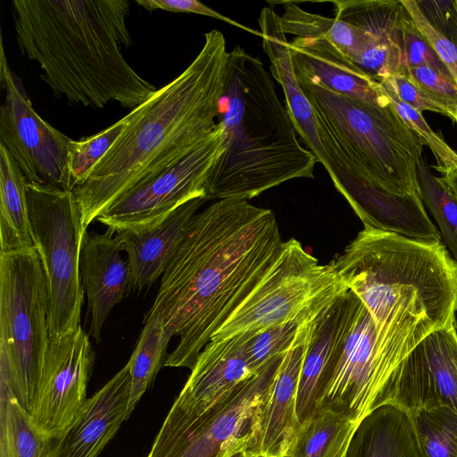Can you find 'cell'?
<instances>
[{
    "instance_id": "1",
    "label": "cell",
    "mask_w": 457,
    "mask_h": 457,
    "mask_svg": "<svg viewBox=\"0 0 457 457\" xmlns=\"http://www.w3.org/2000/svg\"><path fill=\"white\" fill-rule=\"evenodd\" d=\"M282 241L273 212L247 200L220 199L197 212L168 262L152 307L179 343L163 367L192 369L265 276Z\"/></svg>"
},
{
    "instance_id": "2",
    "label": "cell",
    "mask_w": 457,
    "mask_h": 457,
    "mask_svg": "<svg viewBox=\"0 0 457 457\" xmlns=\"http://www.w3.org/2000/svg\"><path fill=\"white\" fill-rule=\"evenodd\" d=\"M223 34L213 29L193 62L131 110L132 119L84 183L73 189L83 229L138 183L173 165L219 127L228 74Z\"/></svg>"
},
{
    "instance_id": "3",
    "label": "cell",
    "mask_w": 457,
    "mask_h": 457,
    "mask_svg": "<svg viewBox=\"0 0 457 457\" xmlns=\"http://www.w3.org/2000/svg\"><path fill=\"white\" fill-rule=\"evenodd\" d=\"M12 8L21 53L56 96L133 110L157 91L122 54L132 45L128 0H13Z\"/></svg>"
},
{
    "instance_id": "4",
    "label": "cell",
    "mask_w": 457,
    "mask_h": 457,
    "mask_svg": "<svg viewBox=\"0 0 457 457\" xmlns=\"http://www.w3.org/2000/svg\"><path fill=\"white\" fill-rule=\"evenodd\" d=\"M371 315L380 343L455 325L457 263L441 241L364 228L330 263Z\"/></svg>"
},
{
    "instance_id": "5",
    "label": "cell",
    "mask_w": 457,
    "mask_h": 457,
    "mask_svg": "<svg viewBox=\"0 0 457 457\" xmlns=\"http://www.w3.org/2000/svg\"><path fill=\"white\" fill-rule=\"evenodd\" d=\"M219 123L223 151L207 198L250 200L295 179H312L317 157L297 138L262 62L241 46L228 52Z\"/></svg>"
},
{
    "instance_id": "6",
    "label": "cell",
    "mask_w": 457,
    "mask_h": 457,
    "mask_svg": "<svg viewBox=\"0 0 457 457\" xmlns=\"http://www.w3.org/2000/svg\"><path fill=\"white\" fill-rule=\"evenodd\" d=\"M296 80L313 111L331 179L345 172L393 195H420L417 170L424 144L391 103L377 106Z\"/></svg>"
},
{
    "instance_id": "7",
    "label": "cell",
    "mask_w": 457,
    "mask_h": 457,
    "mask_svg": "<svg viewBox=\"0 0 457 457\" xmlns=\"http://www.w3.org/2000/svg\"><path fill=\"white\" fill-rule=\"evenodd\" d=\"M45 272L35 247L0 253V378L29 413L50 338Z\"/></svg>"
},
{
    "instance_id": "8",
    "label": "cell",
    "mask_w": 457,
    "mask_h": 457,
    "mask_svg": "<svg viewBox=\"0 0 457 457\" xmlns=\"http://www.w3.org/2000/svg\"><path fill=\"white\" fill-rule=\"evenodd\" d=\"M31 237L46 281L49 338L80 327L81 212L73 190L27 183Z\"/></svg>"
},
{
    "instance_id": "9",
    "label": "cell",
    "mask_w": 457,
    "mask_h": 457,
    "mask_svg": "<svg viewBox=\"0 0 457 457\" xmlns=\"http://www.w3.org/2000/svg\"><path fill=\"white\" fill-rule=\"evenodd\" d=\"M348 290L330 263L320 264L291 238L284 241L273 265L212 339L257 332L293 320H309Z\"/></svg>"
},
{
    "instance_id": "10",
    "label": "cell",
    "mask_w": 457,
    "mask_h": 457,
    "mask_svg": "<svg viewBox=\"0 0 457 457\" xmlns=\"http://www.w3.org/2000/svg\"><path fill=\"white\" fill-rule=\"evenodd\" d=\"M416 345L381 344L371 315L360 302L317 411L331 410L359 425L376 409L393 403L398 367Z\"/></svg>"
},
{
    "instance_id": "11",
    "label": "cell",
    "mask_w": 457,
    "mask_h": 457,
    "mask_svg": "<svg viewBox=\"0 0 457 457\" xmlns=\"http://www.w3.org/2000/svg\"><path fill=\"white\" fill-rule=\"evenodd\" d=\"M285 354L270 359L226 401L196 420L164 419L146 457H231L249 451L259 411Z\"/></svg>"
},
{
    "instance_id": "12",
    "label": "cell",
    "mask_w": 457,
    "mask_h": 457,
    "mask_svg": "<svg viewBox=\"0 0 457 457\" xmlns=\"http://www.w3.org/2000/svg\"><path fill=\"white\" fill-rule=\"evenodd\" d=\"M0 79L5 93L0 109V145L10 153L28 182L72 190L68 172L72 139L36 112L20 79L8 65L2 37Z\"/></svg>"
},
{
    "instance_id": "13",
    "label": "cell",
    "mask_w": 457,
    "mask_h": 457,
    "mask_svg": "<svg viewBox=\"0 0 457 457\" xmlns=\"http://www.w3.org/2000/svg\"><path fill=\"white\" fill-rule=\"evenodd\" d=\"M222 129L164 170L128 190L96 220L115 232L155 223L183 204L207 198L208 181L222 154ZM208 199V198H207Z\"/></svg>"
},
{
    "instance_id": "14",
    "label": "cell",
    "mask_w": 457,
    "mask_h": 457,
    "mask_svg": "<svg viewBox=\"0 0 457 457\" xmlns=\"http://www.w3.org/2000/svg\"><path fill=\"white\" fill-rule=\"evenodd\" d=\"M94 361L88 335L81 327L50 338L29 414L52 438L62 439L75 422L87 399Z\"/></svg>"
},
{
    "instance_id": "15",
    "label": "cell",
    "mask_w": 457,
    "mask_h": 457,
    "mask_svg": "<svg viewBox=\"0 0 457 457\" xmlns=\"http://www.w3.org/2000/svg\"><path fill=\"white\" fill-rule=\"evenodd\" d=\"M394 401L410 416L436 407L457 413L456 324L428 334L398 367Z\"/></svg>"
},
{
    "instance_id": "16",
    "label": "cell",
    "mask_w": 457,
    "mask_h": 457,
    "mask_svg": "<svg viewBox=\"0 0 457 457\" xmlns=\"http://www.w3.org/2000/svg\"><path fill=\"white\" fill-rule=\"evenodd\" d=\"M250 334L245 332L222 340L212 339L204 346L165 420L193 421L226 401L256 374L249 365L246 352Z\"/></svg>"
},
{
    "instance_id": "17",
    "label": "cell",
    "mask_w": 457,
    "mask_h": 457,
    "mask_svg": "<svg viewBox=\"0 0 457 457\" xmlns=\"http://www.w3.org/2000/svg\"><path fill=\"white\" fill-rule=\"evenodd\" d=\"M360 302L348 290L326 305L310 322L296 392L300 423L317 411L319 398L338 361Z\"/></svg>"
},
{
    "instance_id": "18",
    "label": "cell",
    "mask_w": 457,
    "mask_h": 457,
    "mask_svg": "<svg viewBox=\"0 0 457 457\" xmlns=\"http://www.w3.org/2000/svg\"><path fill=\"white\" fill-rule=\"evenodd\" d=\"M311 320L304 323L295 345L284 355L269 395L259 411L248 451L258 457H286L300 428L296 392Z\"/></svg>"
},
{
    "instance_id": "19",
    "label": "cell",
    "mask_w": 457,
    "mask_h": 457,
    "mask_svg": "<svg viewBox=\"0 0 457 457\" xmlns=\"http://www.w3.org/2000/svg\"><path fill=\"white\" fill-rule=\"evenodd\" d=\"M116 232H86L80 253V275L87 298L89 333L99 343L112 309L131 290L129 265L121 256Z\"/></svg>"
},
{
    "instance_id": "20",
    "label": "cell",
    "mask_w": 457,
    "mask_h": 457,
    "mask_svg": "<svg viewBox=\"0 0 457 457\" xmlns=\"http://www.w3.org/2000/svg\"><path fill=\"white\" fill-rule=\"evenodd\" d=\"M332 182L364 228L420 240H441L440 232L428 217L420 195H393L344 172L337 173Z\"/></svg>"
},
{
    "instance_id": "21",
    "label": "cell",
    "mask_w": 457,
    "mask_h": 457,
    "mask_svg": "<svg viewBox=\"0 0 457 457\" xmlns=\"http://www.w3.org/2000/svg\"><path fill=\"white\" fill-rule=\"evenodd\" d=\"M131 389V361L93 396L87 399L75 422L57 442L54 457H97L123 421Z\"/></svg>"
},
{
    "instance_id": "22",
    "label": "cell",
    "mask_w": 457,
    "mask_h": 457,
    "mask_svg": "<svg viewBox=\"0 0 457 457\" xmlns=\"http://www.w3.org/2000/svg\"><path fill=\"white\" fill-rule=\"evenodd\" d=\"M205 197L192 199L155 223L116 231L127 253L131 290L142 291L162 274Z\"/></svg>"
},
{
    "instance_id": "23",
    "label": "cell",
    "mask_w": 457,
    "mask_h": 457,
    "mask_svg": "<svg viewBox=\"0 0 457 457\" xmlns=\"http://www.w3.org/2000/svg\"><path fill=\"white\" fill-rule=\"evenodd\" d=\"M289 51L297 78L377 106L390 104L380 82L364 73L325 38L295 37Z\"/></svg>"
},
{
    "instance_id": "24",
    "label": "cell",
    "mask_w": 457,
    "mask_h": 457,
    "mask_svg": "<svg viewBox=\"0 0 457 457\" xmlns=\"http://www.w3.org/2000/svg\"><path fill=\"white\" fill-rule=\"evenodd\" d=\"M259 26L262 48L270 61L271 75L284 91L286 109L295 129L306 148L328 170V160L318 133L314 113L296 80L289 42L283 31L280 16L272 7H264L260 13Z\"/></svg>"
},
{
    "instance_id": "25",
    "label": "cell",
    "mask_w": 457,
    "mask_h": 457,
    "mask_svg": "<svg viewBox=\"0 0 457 457\" xmlns=\"http://www.w3.org/2000/svg\"><path fill=\"white\" fill-rule=\"evenodd\" d=\"M346 457H421L411 417L395 404H385L357 427Z\"/></svg>"
},
{
    "instance_id": "26",
    "label": "cell",
    "mask_w": 457,
    "mask_h": 457,
    "mask_svg": "<svg viewBox=\"0 0 457 457\" xmlns=\"http://www.w3.org/2000/svg\"><path fill=\"white\" fill-rule=\"evenodd\" d=\"M27 183L17 162L0 145V253L34 247Z\"/></svg>"
},
{
    "instance_id": "27",
    "label": "cell",
    "mask_w": 457,
    "mask_h": 457,
    "mask_svg": "<svg viewBox=\"0 0 457 457\" xmlns=\"http://www.w3.org/2000/svg\"><path fill=\"white\" fill-rule=\"evenodd\" d=\"M58 440L44 433L0 378V457H54Z\"/></svg>"
},
{
    "instance_id": "28",
    "label": "cell",
    "mask_w": 457,
    "mask_h": 457,
    "mask_svg": "<svg viewBox=\"0 0 457 457\" xmlns=\"http://www.w3.org/2000/svg\"><path fill=\"white\" fill-rule=\"evenodd\" d=\"M359 425L331 410L320 409L301 423L287 457H346Z\"/></svg>"
},
{
    "instance_id": "29",
    "label": "cell",
    "mask_w": 457,
    "mask_h": 457,
    "mask_svg": "<svg viewBox=\"0 0 457 457\" xmlns=\"http://www.w3.org/2000/svg\"><path fill=\"white\" fill-rule=\"evenodd\" d=\"M145 326L140 334L132 355L131 389L126 414L128 420L137 403L152 385L167 354L168 344L171 337L166 332L159 317H145Z\"/></svg>"
},
{
    "instance_id": "30",
    "label": "cell",
    "mask_w": 457,
    "mask_h": 457,
    "mask_svg": "<svg viewBox=\"0 0 457 457\" xmlns=\"http://www.w3.org/2000/svg\"><path fill=\"white\" fill-rule=\"evenodd\" d=\"M417 173L421 200L435 218L441 239L457 263V200L440 178L431 172L423 158L418 165Z\"/></svg>"
},
{
    "instance_id": "31",
    "label": "cell",
    "mask_w": 457,
    "mask_h": 457,
    "mask_svg": "<svg viewBox=\"0 0 457 457\" xmlns=\"http://www.w3.org/2000/svg\"><path fill=\"white\" fill-rule=\"evenodd\" d=\"M411 417L421 457H457V413L441 406Z\"/></svg>"
},
{
    "instance_id": "32",
    "label": "cell",
    "mask_w": 457,
    "mask_h": 457,
    "mask_svg": "<svg viewBox=\"0 0 457 457\" xmlns=\"http://www.w3.org/2000/svg\"><path fill=\"white\" fill-rule=\"evenodd\" d=\"M132 119L131 112L93 136L71 140L68 151V172L73 190L87 179L94 166L104 156Z\"/></svg>"
},
{
    "instance_id": "33",
    "label": "cell",
    "mask_w": 457,
    "mask_h": 457,
    "mask_svg": "<svg viewBox=\"0 0 457 457\" xmlns=\"http://www.w3.org/2000/svg\"><path fill=\"white\" fill-rule=\"evenodd\" d=\"M309 320H293L251 332L246 341V352L252 370L257 373L270 359L287 353Z\"/></svg>"
},
{
    "instance_id": "34",
    "label": "cell",
    "mask_w": 457,
    "mask_h": 457,
    "mask_svg": "<svg viewBox=\"0 0 457 457\" xmlns=\"http://www.w3.org/2000/svg\"><path fill=\"white\" fill-rule=\"evenodd\" d=\"M390 103L406 125L429 147L436 161L434 166L439 173L447 170H457V153L444 138L432 130L420 112L403 103L395 91L385 82H380Z\"/></svg>"
},
{
    "instance_id": "35",
    "label": "cell",
    "mask_w": 457,
    "mask_h": 457,
    "mask_svg": "<svg viewBox=\"0 0 457 457\" xmlns=\"http://www.w3.org/2000/svg\"><path fill=\"white\" fill-rule=\"evenodd\" d=\"M400 41L407 68L430 66L452 77L403 7L399 21Z\"/></svg>"
},
{
    "instance_id": "36",
    "label": "cell",
    "mask_w": 457,
    "mask_h": 457,
    "mask_svg": "<svg viewBox=\"0 0 457 457\" xmlns=\"http://www.w3.org/2000/svg\"><path fill=\"white\" fill-rule=\"evenodd\" d=\"M400 2L457 84V45L428 21L420 11L417 0Z\"/></svg>"
},
{
    "instance_id": "37",
    "label": "cell",
    "mask_w": 457,
    "mask_h": 457,
    "mask_svg": "<svg viewBox=\"0 0 457 457\" xmlns=\"http://www.w3.org/2000/svg\"><path fill=\"white\" fill-rule=\"evenodd\" d=\"M381 82L386 83L403 103L413 109L420 112H438L454 120L452 112L440 100L420 87L407 71L390 76Z\"/></svg>"
},
{
    "instance_id": "38",
    "label": "cell",
    "mask_w": 457,
    "mask_h": 457,
    "mask_svg": "<svg viewBox=\"0 0 457 457\" xmlns=\"http://www.w3.org/2000/svg\"><path fill=\"white\" fill-rule=\"evenodd\" d=\"M407 73L420 87L440 100L454 116L457 110V84L452 77L426 65L407 68Z\"/></svg>"
},
{
    "instance_id": "39",
    "label": "cell",
    "mask_w": 457,
    "mask_h": 457,
    "mask_svg": "<svg viewBox=\"0 0 457 457\" xmlns=\"http://www.w3.org/2000/svg\"><path fill=\"white\" fill-rule=\"evenodd\" d=\"M137 3L149 12L160 9L175 12L195 13L215 18L251 34L262 37V33L260 31L245 27V25L229 19L197 0H137Z\"/></svg>"
},
{
    "instance_id": "40",
    "label": "cell",
    "mask_w": 457,
    "mask_h": 457,
    "mask_svg": "<svg viewBox=\"0 0 457 457\" xmlns=\"http://www.w3.org/2000/svg\"><path fill=\"white\" fill-rule=\"evenodd\" d=\"M417 4L428 21L457 45V0H417Z\"/></svg>"
},
{
    "instance_id": "41",
    "label": "cell",
    "mask_w": 457,
    "mask_h": 457,
    "mask_svg": "<svg viewBox=\"0 0 457 457\" xmlns=\"http://www.w3.org/2000/svg\"><path fill=\"white\" fill-rule=\"evenodd\" d=\"M440 173L442 174V176L439 177L441 181L457 200V170H447Z\"/></svg>"
},
{
    "instance_id": "42",
    "label": "cell",
    "mask_w": 457,
    "mask_h": 457,
    "mask_svg": "<svg viewBox=\"0 0 457 457\" xmlns=\"http://www.w3.org/2000/svg\"><path fill=\"white\" fill-rule=\"evenodd\" d=\"M231 457H258V456L246 451V450H243V451L234 454Z\"/></svg>"
},
{
    "instance_id": "43",
    "label": "cell",
    "mask_w": 457,
    "mask_h": 457,
    "mask_svg": "<svg viewBox=\"0 0 457 457\" xmlns=\"http://www.w3.org/2000/svg\"><path fill=\"white\" fill-rule=\"evenodd\" d=\"M454 121L457 122V110H456L455 114H454Z\"/></svg>"
},
{
    "instance_id": "44",
    "label": "cell",
    "mask_w": 457,
    "mask_h": 457,
    "mask_svg": "<svg viewBox=\"0 0 457 457\" xmlns=\"http://www.w3.org/2000/svg\"><path fill=\"white\" fill-rule=\"evenodd\" d=\"M286 457H287V456H286Z\"/></svg>"
}]
</instances>
